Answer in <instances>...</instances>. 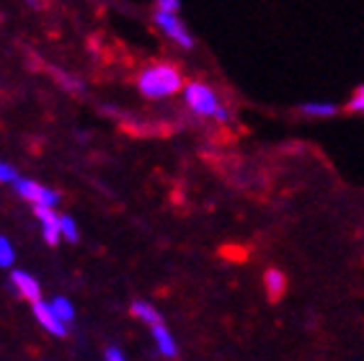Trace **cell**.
Returning <instances> with one entry per match:
<instances>
[{
  "instance_id": "1",
  "label": "cell",
  "mask_w": 364,
  "mask_h": 361,
  "mask_svg": "<svg viewBox=\"0 0 364 361\" xmlns=\"http://www.w3.org/2000/svg\"><path fill=\"white\" fill-rule=\"evenodd\" d=\"M183 75L178 72V68L171 63H155L147 65L137 75V90L145 98H166L173 96L178 90H183Z\"/></svg>"
},
{
  "instance_id": "2",
  "label": "cell",
  "mask_w": 364,
  "mask_h": 361,
  "mask_svg": "<svg viewBox=\"0 0 364 361\" xmlns=\"http://www.w3.org/2000/svg\"><path fill=\"white\" fill-rule=\"evenodd\" d=\"M183 98H186V104H189L191 112H196L199 117L218 119L220 124L230 122V112H228V109L220 104L218 93H215L210 85H204V83H186V85H183Z\"/></svg>"
},
{
  "instance_id": "3",
  "label": "cell",
  "mask_w": 364,
  "mask_h": 361,
  "mask_svg": "<svg viewBox=\"0 0 364 361\" xmlns=\"http://www.w3.org/2000/svg\"><path fill=\"white\" fill-rule=\"evenodd\" d=\"M16 194L26 199L28 204H34V207H47V209H55L57 202H60V194H55L52 188L42 186V183H36V180H28V178H21L14 183Z\"/></svg>"
},
{
  "instance_id": "4",
  "label": "cell",
  "mask_w": 364,
  "mask_h": 361,
  "mask_svg": "<svg viewBox=\"0 0 364 361\" xmlns=\"http://www.w3.org/2000/svg\"><path fill=\"white\" fill-rule=\"evenodd\" d=\"M155 26L161 28L163 34L173 39L176 44H181L183 49H191L194 47V36L189 34V28L183 26L181 18H176V14H155Z\"/></svg>"
},
{
  "instance_id": "5",
  "label": "cell",
  "mask_w": 364,
  "mask_h": 361,
  "mask_svg": "<svg viewBox=\"0 0 364 361\" xmlns=\"http://www.w3.org/2000/svg\"><path fill=\"white\" fill-rule=\"evenodd\" d=\"M34 315H36V320H39V325L47 330V333H52V335H68V325H65L63 320L57 318L55 315V310L49 307V302H36L34 305Z\"/></svg>"
},
{
  "instance_id": "6",
  "label": "cell",
  "mask_w": 364,
  "mask_h": 361,
  "mask_svg": "<svg viewBox=\"0 0 364 361\" xmlns=\"http://www.w3.org/2000/svg\"><path fill=\"white\" fill-rule=\"evenodd\" d=\"M34 215L42 225V232H44V240L47 245H57L60 243V215H55V209H47V207H34Z\"/></svg>"
},
{
  "instance_id": "7",
  "label": "cell",
  "mask_w": 364,
  "mask_h": 361,
  "mask_svg": "<svg viewBox=\"0 0 364 361\" xmlns=\"http://www.w3.org/2000/svg\"><path fill=\"white\" fill-rule=\"evenodd\" d=\"M11 281H14L16 292L21 294L23 299H28L31 305L42 302V289H39V281H36L31 274H26V271H14V274H11Z\"/></svg>"
},
{
  "instance_id": "8",
  "label": "cell",
  "mask_w": 364,
  "mask_h": 361,
  "mask_svg": "<svg viewBox=\"0 0 364 361\" xmlns=\"http://www.w3.org/2000/svg\"><path fill=\"white\" fill-rule=\"evenodd\" d=\"M153 338H155V346H158V351H161L166 359H173L176 354H178V346H176L173 335H171V330L166 328V323H161V325H153Z\"/></svg>"
},
{
  "instance_id": "9",
  "label": "cell",
  "mask_w": 364,
  "mask_h": 361,
  "mask_svg": "<svg viewBox=\"0 0 364 361\" xmlns=\"http://www.w3.org/2000/svg\"><path fill=\"white\" fill-rule=\"evenodd\" d=\"M129 313H132L137 320H142V323H147L150 328L161 325V323H163L161 313H158V310H155L150 302H145V299H134L132 305H129Z\"/></svg>"
},
{
  "instance_id": "10",
  "label": "cell",
  "mask_w": 364,
  "mask_h": 361,
  "mask_svg": "<svg viewBox=\"0 0 364 361\" xmlns=\"http://www.w3.org/2000/svg\"><path fill=\"white\" fill-rule=\"evenodd\" d=\"M264 289H267L269 299L277 302V299L284 294V289H287V276L277 269H269L267 274H264Z\"/></svg>"
},
{
  "instance_id": "11",
  "label": "cell",
  "mask_w": 364,
  "mask_h": 361,
  "mask_svg": "<svg viewBox=\"0 0 364 361\" xmlns=\"http://www.w3.org/2000/svg\"><path fill=\"white\" fill-rule=\"evenodd\" d=\"M49 307L55 310V315H57L60 320H63L65 325L75 320V307H73V302H70L68 297H55L52 302H49Z\"/></svg>"
},
{
  "instance_id": "12",
  "label": "cell",
  "mask_w": 364,
  "mask_h": 361,
  "mask_svg": "<svg viewBox=\"0 0 364 361\" xmlns=\"http://www.w3.org/2000/svg\"><path fill=\"white\" fill-rule=\"evenodd\" d=\"M302 112L308 117H333L338 112L336 104H326V101H310V104L302 106Z\"/></svg>"
},
{
  "instance_id": "13",
  "label": "cell",
  "mask_w": 364,
  "mask_h": 361,
  "mask_svg": "<svg viewBox=\"0 0 364 361\" xmlns=\"http://www.w3.org/2000/svg\"><path fill=\"white\" fill-rule=\"evenodd\" d=\"M16 261V250L6 235H0V269H11Z\"/></svg>"
},
{
  "instance_id": "14",
  "label": "cell",
  "mask_w": 364,
  "mask_h": 361,
  "mask_svg": "<svg viewBox=\"0 0 364 361\" xmlns=\"http://www.w3.org/2000/svg\"><path fill=\"white\" fill-rule=\"evenodd\" d=\"M60 235L65 237V240H68V243H75L77 237V225H75V220H73V217H60Z\"/></svg>"
},
{
  "instance_id": "15",
  "label": "cell",
  "mask_w": 364,
  "mask_h": 361,
  "mask_svg": "<svg viewBox=\"0 0 364 361\" xmlns=\"http://www.w3.org/2000/svg\"><path fill=\"white\" fill-rule=\"evenodd\" d=\"M346 109L354 114H364V85H359V88L354 90V96L349 98V106H346Z\"/></svg>"
},
{
  "instance_id": "16",
  "label": "cell",
  "mask_w": 364,
  "mask_h": 361,
  "mask_svg": "<svg viewBox=\"0 0 364 361\" xmlns=\"http://www.w3.org/2000/svg\"><path fill=\"white\" fill-rule=\"evenodd\" d=\"M18 173H16L14 166H8L6 160H0V183H16Z\"/></svg>"
},
{
  "instance_id": "17",
  "label": "cell",
  "mask_w": 364,
  "mask_h": 361,
  "mask_svg": "<svg viewBox=\"0 0 364 361\" xmlns=\"http://www.w3.org/2000/svg\"><path fill=\"white\" fill-rule=\"evenodd\" d=\"M178 8H181L178 0H161V3H158V11H161V14H176Z\"/></svg>"
},
{
  "instance_id": "18",
  "label": "cell",
  "mask_w": 364,
  "mask_h": 361,
  "mask_svg": "<svg viewBox=\"0 0 364 361\" xmlns=\"http://www.w3.org/2000/svg\"><path fill=\"white\" fill-rule=\"evenodd\" d=\"M57 80H60V83H63L68 90H80V83H77V80H73L70 75H65V72H57Z\"/></svg>"
},
{
  "instance_id": "19",
  "label": "cell",
  "mask_w": 364,
  "mask_h": 361,
  "mask_svg": "<svg viewBox=\"0 0 364 361\" xmlns=\"http://www.w3.org/2000/svg\"><path fill=\"white\" fill-rule=\"evenodd\" d=\"M106 361H127V359L117 346H109L106 348Z\"/></svg>"
}]
</instances>
